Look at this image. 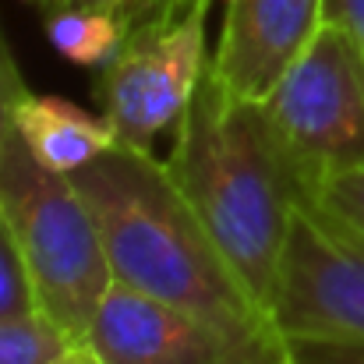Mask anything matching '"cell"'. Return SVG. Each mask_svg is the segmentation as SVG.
<instances>
[{"label": "cell", "mask_w": 364, "mask_h": 364, "mask_svg": "<svg viewBox=\"0 0 364 364\" xmlns=\"http://www.w3.org/2000/svg\"><path fill=\"white\" fill-rule=\"evenodd\" d=\"M85 343L100 364H255L202 318L124 279H110Z\"/></svg>", "instance_id": "cell-7"}, {"label": "cell", "mask_w": 364, "mask_h": 364, "mask_svg": "<svg viewBox=\"0 0 364 364\" xmlns=\"http://www.w3.org/2000/svg\"><path fill=\"white\" fill-rule=\"evenodd\" d=\"M290 364H294V361H290Z\"/></svg>", "instance_id": "cell-22"}, {"label": "cell", "mask_w": 364, "mask_h": 364, "mask_svg": "<svg viewBox=\"0 0 364 364\" xmlns=\"http://www.w3.org/2000/svg\"><path fill=\"white\" fill-rule=\"evenodd\" d=\"M227 4H230V0H227Z\"/></svg>", "instance_id": "cell-21"}, {"label": "cell", "mask_w": 364, "mask_h": 364, "mask_svg": "<svg viewBox=\"0 0 364 364\" xmlns=\"http://www.w3.org/2000/svg\"><path fill=\"white\" fill-rule=\"evenodd\" d=\"M57 364H100V361H96V354L89 350V343H78V347H71Z\"/></svg>", "instance_id": "cell-19"}, {"label": "cell", "mask_w": 364, "mask_h": 364, "mask_svg": "<svg viewBox=\"0 0 364 364\" xmlns=\"http://www.w3.org/2000/svg\"><path fill=\"white\" fill-rule=\"evenodd\" d=\"M311 202L322 205L326 213L340 216L343 223H350L354 230L364 234V166L343 170V173L329 177V181L311 195Z\"/></svg>", "instance_id": "cell-13"}, {"label": "cell", "mask_w": 364, "mask_h": 364, "mask_svg": "<svg viewBox=\"0 0 364 364\" xmlns=\"http://www.w3.org/2000/svg\"><path fill=\"white\" fill-rule=\"evenodd\" d=\"M326 18V0H230L213 78L237 100L262 103Z\"/></svg>", "instance_id": "cell-8"}, {"label": "cell", "mask_w": 364, "mask_h": 364, "mask_svg": "<svg viewBox=\"0 0 364 364\" xmlns=\"http://www.w3.org/2000/svg\"><path fill=\"white\" fill-rule=\"evenodd\" d=\"M25 96H28V85L18 71V60H14L11 43H7L4 25H0V156H4L11 134H14V110Z\"/></svg>", "instance_id": "cell-15"}, {"label": "cell", "mask_w": 364, "mask_h": 364, "mask_svg": "<svg viewBox=\"0 0 364 364\" xmlns=\"http://www.w3.org/2000/svg\"><path fill=\"white\" fill-rule=\"evenodd\" d=\"M14 131L43 166L68 177L117 145V131L103 114H89L64 96L28 92L14 110Z\"/></svg>", "instance_id": "cell-9"}, {"label": "cell", "mask_w": 364, "mask_h": 364, "mask_svg": "<svg viewBox=\"0 0 364 364\" xmlns=\"http://www.w3.org/2000/svg\"><path fill=\"white\" fill-rule=\"evenodd\" d=\"M262 110L290 152L308 198L336 173L364 166V53L347 25L322 18Z\"/></svg>", "instance_id": "cell-4"}, {"label": "cell", "mask_w": 364, "mask_h": 364, "mask_svg": "<svg viewBox=\"0 0 364 364\" xmlns=\"http://www.w3.org/2000/svg\"><path fill=\"white\" fill-rule=\"evenodd\" d=\"M326 18L347 25V32L358 39L364 53V0H326Z\"/></svg>", "instance_id": "cell-16"}, {"label": "cell", "mask_w": 364, "mask_h": 364, "mask_svg": "<svg viewBox=\"0 0 364 364\" xmlns=\"http://www.w3.org/2000/svg\"><path fill=\"white\" fill-rule=\"evenodd\" d=\"M25 4H32L39 14L64 11V7H100V11H117L124 18V0H25Z\"/></svg>", "instance_id": "cell-17"}, {"label": "cell", "mask_w": 364, "mask_h": 364, "mask_svg": "<svg viewBox=\"0 0 364 364\" xmlns=\"http://www.w3.org/2000/svg\"><path fill=\"white\" fill-rule=\"evenodd\" d=\"M294 364H364V340L287 336Z\"/></svg>", "instance_id": "cell-14"}, {"label": "cell", "mask_w": 364, "mask_h": 364, "mask_svg": "<svg viewBox=\"0 0 364 364\" xmlns=\"http://www.w3.org/2000/svg\"><path fill=\"white\" fill-rule=\"evenodd\" d=\"M163 7H166V0H124V25L127 28L141 25V21L163 14Z\"/></svg>", "instance_id": "cell-18"}, {"label": "cell", "mask_w": 364, "mask_h": 364, "mask_svg": "<svg viewBox=\"0 0 364 364\" xmlns=\"http://www.w3.org/2000/svg\"><path fill=\"white\" fill-rule=\"evenodd\" d=\"M36 308H39V301H36L32 276L25 269L18 237H14L7 213L0 205V318L4 315H25V311H36Z\"/></svg>", "instance_id": "cell-12"}, {"label": "cell", "mask_w": 364, "mask_h": 364, "mask_svg": "<svg viewBox=\"0 0 364 364\" xmlns=\"http://www.w3.org/2000/svg\"><path fill=\"white\" fill-rule=\"evenodd\" d=\"M272 322L283 336L364 340V234L311 198L287 234Z\"/></svg>", "instance_id": "cell-6"}, {"label": "cell", "mask_w": 364, "mask_h": 364, "mask_svg": "<svg viewBox=\"0 0 364 364\" xmlns=\"http://www.w3.org/2000/svg\"><path fill=\"white\" fill-rule=\"evenodd\" d=\"M71 177L103 230L114 279L202 318L255 364L294 361L287 336L209 237L166 159L117 141Z\"/></svg>", "instance_id": "cell-1"}, {"label": "cell", "mask_w": 364, "mask_h": 364, "mask_svg": "<svg viewBox=\"0 0 364 364\" xmlns=\"http://www.w3.org/2000/svg\"><path fill=\"white\" fill-rule=\"evenodd\" d=\"M43 28L50 46L82 68H103L110 57L121 50L127 25L117 11H100V7H64L43 14Z\"/></svg>", "instance_id": "cell-10"}, {"label": "cell", "mask_w": 364, "mask_h": 364, "mask_svg": "<svg viewBox=\"0 0 364 364\" xmlns=\"http://www.w3.org/2000/svg\"><path fill=\"white\" fill-rule=\"evenodd\" d=\"M78 343L39 308L0 318V364H57Z\"/></svg>", "instance_id": "cell-11"}, {"label": "cell", "mask_w": 364, "mask_h": 364, "mask_svg": "<svg viewBox=\"0 0 364 364\" xmlns=\"http://www.w3.org/2000/svg\"><path fill=\"white\" fill-rule=\"evenodd\" d=\"M166 166L247 294L272 315L287 234L308 188L262 103L230 96L205 71Z\"/></svg>", "instance_id": "cell-2"}, {"label": "cell", "mask_w": 364, "mask_h": 364, "mask_svg": "<svg viewBox=\"0 0 364 364\" xmlns=\"http://www.w3.org/2000/svg\"><path fill=\"white\" fill-rule=\"evenodd\" d=\"M209 0L131 25L121 50L103 64L96 100L117 141L156 152V138L184 117L213 57L205 53Z\"/></svg>", "instance_id": "cell-5"}, {"label": "cell", "mask_w": 364, "mask_h": 364, "mask_svg": "<svg viewBox=\"0 0 364 364\" xmlns=\"http://www.w3.org/2000/svg\"><path fill=\"white\" fill-rule=\"evenodd\" d=\"M0 205L32 276L39 311L85 343L114 269L75 177L43 166L14 131L0 156Z\"/></svg>", "instance_id": "cell-3"}, {"label": "cell", "mask_w": 364, "mask_h": 364, "mask_svg": "<svg viewBox=\"0 0 364 364\" xmlns=\"http://www.w3.org/2000/svg\"><path fill=\"white\" fill-rule=\"evenodd\" d=\"M191 0H166V7H163V14H173V11H181V7H188Z\"/></svg>", "instance_id": "cell-20"}]
</instances>
